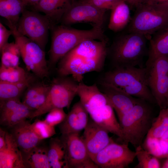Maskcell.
I'll return each mask as SVG.
<instances>
[{
	"label": "cell",
	"instance_id": "22",
	"mask_svg": "<svg viewBox=\"0 0 168 168\" xmlns=\"http://www.w3.org/2000/svg\"><path fill=\"white\" fill-rule=\"evenodd\" d=\"M152 35L149 38L150 46L146 63V68L157 58L168 56V27L159 30Z\"/></svg>",
	"mask_w": 168,
	"mask_h": 168
},
{
	"label": "cell",
	"instance_id": "8",
	"mask_svg": "<svg viewBox=\"0 0 168 168\" xmlns=\"http://www.w3.org/2000/svg\"><path fill=\"white\" fill-rule=\"evenodd\" d=\"M51 28L50 21L45 15L26 9L17 26L20 34L36 43L43 50L48 42L49 30Z\"/></svg>",
	"mask_w": 168,
	"mask_h": 168
},
{
	"label": "cell",
	"instance_id": "11",
	"mask_svg": "<svg viewBox=\"0 0 168 168\" xmlns=\"http://www.w3.org/2000/svg\"><path fill=\"white\" fill-rule=\"evenodd\" d=\"M135 157V151L131 150L128 144L113 141L97 154L93 161L99 168H125Z\"/></svg>",
	"mask_w": 168,
	"mask_h": 168
},
{
	"label": "cell",
	"instance_id": "9",
	"mask_svg": "<svg viewBox=\"0 0 168 168\" xmlns=\"http://www.w3.org/2000/svg\"><path fill=\"white\" fill-rule=\"evenodd\" d=\"M106 11L84 0H76L64 14L60 23L69 26L79 23H87L92 27L103 29Z\"/></svg>",
	"mask_w": 168,
	"mask_h": 168
},
{
	"label": "cell",
	"instance_id": "29",
	"mask_svg": "<svg viewBox=\"0 0 168 168\" xmlns=\"http://www.w3.org/2000/svg\"><path fill=\"white\" fill-rule=\"evenodd\" d=\"M0 51L1 66L6 67L19 66L21 53L18 46L15 42H8Z\"/></svg>",
	"mask_w": 168,
	"mask_h": 168
},
{
	"label": "cell",
	"instance_id": "23",
	"mask_svg": "<svg viewBox=\"0 0 168 168\" xmlns=\"http://www.w3.org/2000/svg\"><path fill=\"white\" fill-rule=\"evenodd\" d=\"M26 6L21 0H0V15L7 20L10 29L17 28Z\"/></svg>",
	"mask_w": 168,
	"mask_h": 168
},
{
	"label": "cell",
	"instance_id": "38",
	"mask_svg": "<svg viewBox=\"0 0 168 168\" xmlns=\"http://www.w3.org/2000/svg\"><path fill=\"white\" fill-rule=\"evenodd\" d=\"M129 6L130 8L136 9L139 6L148 3L149 0H123Z\"/></svg>",
	"mask_w": 168,
	"mask_h": 168
},
{
	"label": "cell",
	"instance_id": "2",
	"mask_svg": "<svg viewBox=\"0 0 168 168\" xmlns=\"http://www.w3.org/2000/svg\"><path fill=\"white\" fill-rule=\"evenodd\" d=\"M51 43L49 51V65L54 67L68 52L86 40H97L108 41L103 29L92 27L79 30L60 24L53 27Z\"/></svg>",
	"mask_w": 168,
	"mask_h": 168
},
{
	"label": "cell",
	"instance_id": "18",
	"mask_svg": "<svg viewBox=\"0 0 168 168\" xmlns=\"http://www.w3.org/2000/svg\"><path fill=\"white\" fill-rule=\"evenodd\" d=\"M76 0H40L33 6L35 11L44 13L49 18L52 28L60 23L64 14Z\"/></svg>",
	"mask_w": 168,
	"mask_h": 168
},
{
	"label": "cell",
	"instance_id": "17",
	"mask_svg": "<svg viewBox=\"0 0 168 168\" xmlns=\"http://www.w3.org/2000/svg\"><path fill=\"white\" fill-rule=\"evenodd\" d=\"M30 123L26 120L9 128L12 135L22 153L28 152L41 143L40 139L31 129Z\"/></svg>",
	"mask_w": 168,
	"mask_h": 168
},
{
	"label": "cell",
	"instance_id": "27",
	"mask_svg": "<svg viewBox=\"0 0 168 168\" xmlns=\"http://www.w3.org/2000/svg\"><path fill=\"white\" fill-rule=\"evenodd\" d=\"M65 149L60 138H51L48 146V157L50 168H64Z\"/></svg>",
	"mask_w": 168,
	"mask_h": 168
},
{
	"label": "cell",
	"instance_id": "30",
	"mask_svg": "<svg viewBox=\"0 0 168 168\" xmlns=\"http://www.w3.org/2000/svg\"><path fill=\"white\" fill-rule=\"evenodd\" d=\"M29 86L0 81V101L19 99Z\"/></svg>",
	"mask_w": 168,
	"mask_h": 168
},
{
	"label": "cell",
	"instance_id": "13",
	"mask_svg": "<svg viewBox=\"0 0 168 168\" xmlns=\"http://www.w3.org/2000/svg\"><path fill=\"white\" fill-rule=\"evenodd\" d=\"M33 111L19 99L0 101V124L9 129L29 119Z\"/></svg>",
	"mask_w": 168,
	"mask_h": 168
},
{
	"label": "cell",
	"instance_id": "14",
	"mask_svg": "<svg viewBox=\"0 0 168 168\" xmlns=\"http://www.w3.org/2000/svg\"><path fill=\"white\" fill-rule=\"evenodd\" d=\"M109 133L90 118L89 119L82 136L89 155L93 161L98 153L113 141L109 137Z\"/></svg>",
	"mask_w": 168,
	"mask_h": 168
},
{
	"label": "cell",
	"instance_id": "40",
	"mask_svg": "<svg viewBox=\"0 0 168 168\" xmlns=\"http://www.w3.org/2000/svg\"><path fill=\"white\" fill-rule=\"evenodd\" d=\"M148 3L168 6V0H149Z\"/></svg>",
	"mask_w": 168,
	"mask_h": 168
},
{
	"label": "cell",
	"instance_id": "6",
	"mask_svg": "<svg viewBox=\"0 0 168 168\" xmlns=\"http://www.w3.org/2000/svg\"><path fill=\"white\" fill-rule=\"evenodd\" d=\"M78 82L72 77L60 76L54 78L50 84L45 101L39 109L32 112L31 119L48 113L56 108H69L77 94Z\"/></svg>",
	"mask_w": 168,
	"mask_h": 168
},
{
	"label": "cell",
	"instance_id": "46",
	"mask_svg": "<svg viewBox=\"0 0 168 168\" xmlns=\"http://www.w3.org/2000/svg\"><path fill=\"white\" fill-rule=\"evenodd\" d=\"M167 157H168V155Z\"/></svg>",
	"mask_w": 168,
	"mask_h": 168
},
{
	"label": "cell",
	"instance_id": "15",
	"mask_svg": "<svg viewBox=\"0 0 168 168\" xmlns=\"http://www.w3.org/2000/svg\"><path fill=\"white\" fill-rule=\"evenodd\" d=\"M100 85L102 92L108 97L119 119L130 111L139 99L110 84L102 82Z\"/></svg>",
	"mask_w": 168,
	"mask_h": 168
},
{
	"label": "cell",
	"instance_id": "25",
	"mask_svg": "<svg viewBox=\"0 0 168 168\" xmlns=\"http://www.w3.org/2000/svg\"><path fill=\"white\" fill-rule=\"evenodd\" d=\"M48 147L42 143L22 153L25 168H50L48 157Z\"/></svg>",
	"mask_w": 168,
	"mask_h": 168
},
{
	"label": "cell",
	"instance_id": "39",
	"mask_svg": "<svg viewBox=\"0 0 168 168\" xmlns=\"http://www.w3.org/2000/svg\"><path fill=\"white\" fill-rule=\"evenodd\" d=\"M6 131L0 128V150L3 149L6 145Z\"/></svg>",
	"mask_w": 168,
	"mask_h": 168
},
{
	"label": "cell",
	"instance_id": "24",
	"mask_svg": "<svg viewBox=\"0 0 168 168\" xmlns=\"http://www.w3.org/2000/svg\"><path fill=\"white\" fill-rule=\"evenodd\" d=\"M111 11L108 28L114 32L120 31L130 22V7L124 1L120 0Z\"/></svg>",
	"mask_w": 168,
	"mask_h": 168
},
{
	"label": "cell",
	"instance_id": "7",
	"mask_svg": "<svg viewBox=\"0 0 168 168\" xmlns=\"http://www.w3.org/2000/svg\"><path fill=\"white\" fill-rule=\"evenodd\" d=\"M11 30L27 70L41 79L48 77L49 67L44 50L36 43L20 34L17 28Z\"/></svg>",
	"mask_w": 168,
	"mask_h": 168
},
{
	"label": "cell",
	"instance_id": "37",
	"mask_svg": "<svg viewBox=\"0 0 168 168\" xmlns=\"http://www.w3.org/2000/svg\"><path fill=\"white\" fill-rule=\"evenodd\" d=\"M12 34L13 32L11 30L7 29L0 22V49L8 43L9 37Z\"/></svg>",
	"mask_w": 168,
	"mask_h": 168
},
{
	"label": "cell",
	"instance_id": "44",
	"mask_svg": "<svg viewBox=\"0 0 168 168\" xmlns=\"http://www.w3.org/2000/svg\"><path fill=\"white\" fill-rule=\"evenodd\" d=\"M167 103L168 102V96H167Z\"/></svg>",
	"mask_w": 168,
	"mask_h": 168
},
{
	"label": "cell",
	"instance_id": "41",
	"mask_svg": "<svg viewBox=\"0 0 168 168\" xmlns=\"http://www.w3.org/2000/svg\"><path fill=\"white\" fill-rule=\"evenodd\" d=\"M26 6H33L38 3L40 0H21Z\"/></svg>",
	"mask_w": 168,
	"mask_h": 168
},
{
	"label": "cell",
	"instance_id": "12",
	"mask_svg": "<svg viewBox=\"0 0 168 168\" xmlns=\"http://www.w3.org/2000/svg\"><path fill=\"white\" fill-rule=\"evenodd\" d=\"M147 72L146 68L134 66L115 67L105 74L102 82L121 89L131 85L137 80L147 81Z\"/></svg>",
	"mask_w": 168,
	"mask_h": 168
},
{
	"label": "cell",
	"instance_id": "4",
	"mask_svg": "<svg viewBox=\"0 0 168 168\" xmlns=\"http://www.w3.org/2000/svg\"><path fill=\"white\" fill-rule=\"evenodd\" d=\"M146 102L139 99L132 110L119 119L123 133L120 140L135 148L142 146L153 120L152 109Z\"/></svg>",
	"mask_w": 168,
	"mask_h": 168
},
{
	"label": "cell",
	"instance_id": "33",
	"mask_svg": "<svg viewBox=\"0 0 168 168\" xmlns=\"http://www.w3.org/2000/svg\"><path fill=\"white\" fill-rule=\"evenodd\" d=\"M30 127L37 136L42 140L51 138L56 133L54 127L49 125L44 120L37 119L31 124Z\"/></svg>",
	"mask_w": 168,
	"mask_h": 168
},
{
	"label": "cell",
	"instance_id": "45",
	"mask_svg": "<svg viewBox=\"0 0 168 168\" xmlns=\"http://www.w3.org/2000/svg\"><path fill=\"white\" fill-rule=\"evenodd\" d=\"M166 108L168 109V102L167 103V106Z\"/></svg>",
	"mask_w": 168,
	"mask_h": 168
},
{
	"label": "cell",
	"instance_id": "19",
	"mask_svg": "<svg viewBox=\"0 0 168 168\" xmlns=\"http://www.w3.org/2000/svg\"><path fill=\"white\" fill-rule=\"evenodd\" d=\"M0 168H25L21 152L12 135L7 131L5 146L0 150Z\"/></svg>",
	"mask_w": 168,
	"mask_h": 168
},
{
	"label": "cell",
	"instance_id": "16",
	"mask_svg": "<svg viewBox=\"0 0 168 168\" xmlns=\"http://www.w3.org/2000/svg\"><path fill=\"white\" fill-rule=\"evenodd\" d=\"M89 114L110 104L108 97L96 84L88 85L83 82L79 83L77 94Z\"/></svg>",
	"mask_w": 168,
	"mask_h": 168
},
{
	"label": "cell",
	"instance_id": "1",
	"mask_svg": "<svg viewBox=\"0 0 168 168\" xmlns=\"http://www.w3.org/2000/svg\"><path fill=\"white\" fill-rule=\"evenodd\" d=\"M108 42L89 40L76 46L58 63L57 72L59 76L71 75L79 83L82 82L85 74L100 71L107 56Z\"/></svg>",
	"mask_w": 168,
	"mask_h": 168
},
{
	"label": "cell",
	"instance_id": "3",
	"mask_svg": "<svg viewBox=\"0 0 168 168\" xmlns=\"http://www.w3.org/2000/svg\"><path fill=\"white\" fill-rule=\"evenodd\" d=\"M147 39L144 35L133 32L117 36L108 48L107 56L114 67L138 66L142 67L143 58L148 53Z\"/></svg>",
	"mask_w": 168,
	"mask_h": 168
},
{
	"label": "cell",
	"instance_id": "34",
	"mask_svg": "<svg viewBox=\"0 0 168 168\" xmlns=\"http://www.w3.org/2000/svg\"><path fill=\"white\" fill-rule=\"evenodd\" d=\"M143 147L144 149L158 158L164 157L160 138L146 136Z\"/></svg>",
	"mask_w": 168,
	"mask_h": 168
},
{
	"label": "cell",
	"instance_id": "10",
	"mask_svg": "<svg viewBox=\"0 0 168 168\" xmlns=\"http://www.w3.org/2000/svg\"><path fill=\"white\" fill-rule=\"evenodd\" d=\"M65 149L64 168H98L90 157L79 133L62 134Z\"/></svg>",
	"mask_w": 168,
	"mask_h": 168
},
{
	"label": "cell",
	"instance_id": "36",
	"mask_svg": "<svg viewBox=\"0 0 168 168\" xmlns=\"http://www.w3.org/2000/svg\"><path fill=\"white\" fill-rule=\"evenodd\" d=\"M100 9L111 10L120 0H84Z\"/></svg>",
	"mask_w": 168,
	"mask_h": 168
},
{
	"label": "cell",
	"instance_id": "32",
	"mask_svg": "<svg viewBox=\"0 0 168 168\" xmlns=\"http://www.w3.org/2000/svg\"><path fill=\"white\" fill-rule=\"evenodd\" d=\"M138 163L135 168H159L161 165L158 158L144 149L142 146L135 148Z\"/></svg>",
	"mask_w": 168,
	"mask_h": 168
},
{
	"label": "cell",
	"instance_id": "31",
	"mask_svg": "<svg viewBox=\"0 0 168 168\" xmlns=\"http://www.w3.org/2000/svg\"><path fill=\"white\" fill-rule=\"evenodd\" d=\"M168 130V109H161L158 116L153 120L146 136L160 138Z\"/></svg>",
	"mask_w": 168,
	"mask_h": 168
},
{
	"label": "cell",
	"instance_id": "20",
	"mask_svg": "<svg viewBox=\"0 0 168 168\" xmlns=\"http://www.w3.org/2000/svg\"><path fill=\"white\" fill-rule=\"evenodd\" d=\"M90 118L96 123L109 133L118 137L120 140L123 133L120 124L115 117L114 109L110 104H108L89 114Z\"/></svg>",
	"mask_w": 168,
	"mask_h": 168
},
{
	"label": "cell",
	"instance_id": "21",
	"mask_svg": "<svg viewBox=\"0 0 168 168\" xmlns=\"http://www.w3.org/2000/svg\"><path fill=\"white\" fill-rule=\"evenodd\" d=\"M50 88V84L33 82L26 89L21 101L33 111L40 108L44 103Z\"/></svg>",
	"mask_w": 168,
	"mask_h": 168
},
{
	"label": "cell",
	"instance_id": "42",
	"mask_svg": "<svg viewBox=\"0 0 168 168\" xmlns=\"http://www.w3.org/2000/svg\"><path fill=\"white\" fill-rule=\"evenodd\" d=\"M160 138L165 140H168V130Z\"/></svg>",
	"mask_w": 168,
	"mask_h": 168
},
{
	"label": "cell",
	"instance_id": "5",
	"mask_svg": "<svg viewBox=\"0 0 168 168\" xmlns=\"http://www.w3.org/2000/svg\"><path fill=\"white\" fill-rule=\"evenodd\" d=\"M168 27V6L150 3L135 9L128 24V32L138 33L149 39L151 35Z\"/></svg>",
	"mask_w": 168,
	"mask_h": 168
},
{
	"label": "cell",
	"instance_id": "35",
	"mask_svg": "<svg viewBox=\"0 0 168 168\" xmlns=\"http://www.w3.org/2000/svg\"><path fill=\"white\" fill-rule=\"evenodd\" d=\"M67 114L63 108H54L48 113L44 121L49 125L54 127L62 122Z\"/></svg>",
	"mask_w": 168,
	"mask_h": 168
},
{
	"label": "cell",
	"instance_id": "28",
	"mask_svg": "<svg viewBox=\"0 0 168 168\" xmlns=\"http://www.w3.org/2000/svg\"><path fill=\"white\" fill-rule=\"evenodd\" d=\"M88 122L79 117L72 107L64 120L58 125L59 128L62 134L79 133L84 129Z\"/></svg>",
	"mask_w": 168,
	"mask_h": 168
},
{
	"label": "cell",
	"instance_id": "43",
	"mask_svg": "<svg viewBox=\"0 0 168 168\" xmlns=\"http://www.w3.org/2000/svg\"><path fill=\"white\" fill-rule=\"evenodd\" d=\"M162 167L168 168V159L164 162L162 165Z\"/></svg>",
	"mask_w": 168,
	"mask_h": 168
},
{
	"label": "cell",
	"instance_id": "26",
	"mask_svg": "<svg viewBox=\"0 0 168 168\" xmlns=\"http://www.w3.org/2000/svg\"><path fill=\"white\" fill-rule=\"evenodd\" d=\"M34 78L24 69L18 66L0 67V81L29 86L34 82Z\"/></svg>",
	"mask_w": 168,
	"mask_h": 168
}]
</instances>
